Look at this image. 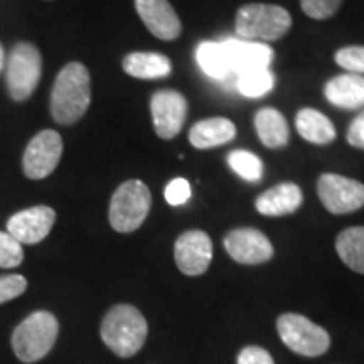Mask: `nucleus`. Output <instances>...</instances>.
<instances>
[{
	"instance_id": "10",
	"label": "nucleus",
	"mask_w": 364,
	"mask_h": 364,
	"mask_svg": "<svg viewBox=\"0 0 364 364\" xmlns=\"http://www.w3.org/2000/svg\"><path fill=\"white\" fill-rule=\"evenodd\" d=\"M154 129L164 140L179 134L188 117V100L176 90H159L150 100Z\"/></svg>"
},
{
	"instance_id": "26",
	"label": "nucleus",
	"mask_w": 364,
	"mask_h": 364,
	"mask_svg": "<svg viewBox=\"0 0 364 364\" xmlns=\"http://www.w3.org/2000/svg\"><path fill=\"white\" fill-rule=\"evenodd\" d=\"M24 260V250L11 235L0 231V268H16Z\"/></svg>"
},
{
	"instance_id": "6",
	"label": "nucleus",
	"mask_w": 364,
	"mask_h": 364,
	"mask_svg": "<svg viewBox=\"0 0 364 364\" xmlns=\"http://www.w3.org/2000/svg\"><path fill=\"white\" fill-rule=\"evenodd\" d=\"M277 331L282 343L300 356L317 358L331 348L329 332L300 314H282L277 318Z\"/></svg>"
},
{
	"instance_id": "29",
	"label": "nucleus",
	"mask_w": 364,
	"mask_h": 364,
	"mask_svg": "<svg viewBox=\"0 0 364 364\" xmlns=\"http://www.w3.org/2000/svg\"><path fill=\"white\" fill-rule=\"evenodd\" d=\"M27 289V280L22 275H2L0 277V304L21 297Z\"/></svg>"
},
{
	"instance_id": "31",
	"label": "nucleus",
	"mask_w": 364,
	"mask_h": 364,
	"mask_svg": "<svg viewBox=\"0 0 364 364\" xmlns=\"http://www.w3.org/2000/svg\"><path fill=\"white\" fill-rule=\"evenodd\" d=\"M236 364H275L272 354L260 346H247L236 358Z\"/></svg>"
},
{
	"instance_id": "5",
	"label": "nucleus",
	"mask_w": 364,
	"mask_h": 364,
	"mask_svg": "<svg viewBox=\"0 0 364 364\" xmlns=\"http://www.w3.org/2000/svg\"><path fill=\"white\" fill-rule=\"evenodd\" d=\"M152 196L142 181H127L113 193L108 220L118 233H132L144 225L149 216Z\"/></svg>"
},
{
	"instance_id": "1",
	"label": "nucleus",
	"mask_w": 364,
	"mask_h": 364,
	"mask_svg": "<svg viewBox=\"0 0 364 364\" xmlns=\"http://www.w3.org/2000/svg\"><path fill=\"white\" fill-rule=\"evenodd\" d=\"M91 103V78L81 63H68L51 91V115L59 125H73L85 117Z\"/></svg>"
},
{
	"instance_id": "16",
	"label": "nucleus",
	"mask_w": 364,
	"mask_h": 364,
	"mask_svg": "<svg viewBox=\"0 0 364 364\" xmlns=\"http://www.w3.org/2000/svg\"><path fill=\"white\" fill-rule=\"evenodd\" d=\"M304 194L294 182H282L257 198V211L263 216L292 215L302 206Z\"/></svg>"
},
{
	"instance_id": "33",
	"label": "nucleus",
	"mask_w": 364,
	"mask_h": 364,
	"mask_svg": "<svg viewBox=\"0 0 364 364\" xmlns=\"http://www.w3.org/2000/svg\"><path fill=\"white\" fill-rule=\"evenodd\" d=\"M6 53H4V48H2V44H0V71L4 70V68H6Z\"/></svg>"
},
{
	"instance_id": "24",
	"label": "nucleus",
	"mask_w": 364,
	"mask_h": 364,
	"mask_svg": "<svg viewBox=\"0 0 364 364\" xmlns=\"http://www.w3.org/2000/svg\"><path fill=\"white\" fill-rule=\"evenodd\" d=\"M275 85V78L268 68H262V70H252L245 71L238 75V80H236V86L245 97L250 98H258L267 95L268 91L273 88Z\"/></svg>"
},
{
	"instance_id": "2",
	"label": "nucleus",
	"mask_w": 364,
	"mask_h": 364,
	"mask_svg": "<svg viewBox=\"0 0 364 364\" xmlns=\"http://www.w3.org/2000/svg\"><path fill=\"white\" fill-rule=\"evenodd\" d=\"M100 334L107 348L117 356L132 358L144 348L149 324L139 309L129 304H118L105 314Z\"/></svg>"
},
{
	"instance_id": "20",
	"label": "nucleus",
	"mask_w": 364,
	"mask_h": 364,
	"mask_svg": "<svg viewBox=\"0 0 364 364\" xmlns=\"http://www.w3.org/2000/svg\"><path fill=\"white\" fill-rule=\"evenodd\" d=\"M299 135L311 144L326 145L336 139V127L324 113L314 108H302L295 118Z\"/></svg>"
},
{
	"instance_id": "9",
	"label": "nucleus",
	"mask_w": 364,
	"mask_h": 364,
	"mask_svg": "<svg viewBox=\"0 0 364 364\" xmlns=\"http://www.w3.org/2000/svg\"><path fill=\"white\" fill-rule=\"evenodd\" d=\"M63 156V139L56 130H41L27 144L22 169L29 179L39 181L51 176Z\"/></svg>"
},
{
	"instance_id": "4",
	"label": "nucleus",
	"mask_w": 364,
	"mask_h": 364,
	"mask_svg": "<svg viewBox=\"0 0 364 364\" xmlns=\"http://www.w3.org/2000/svg\"><path fill=\"white\" fill-rule=\"evenodd\" d=\"M292 26L290 14L280 6L248 4L236 14V34L243 41H277L289 33Z\"/></svg>"
},
{
	"instance_id": "15",
	"label": "nucleus",
	"mask_w": 364,
	"mask_h": 364,
	"mask_svg": "<svg viewBox=\"0 0 364 364\" xmlns=\"http://www.w3.org/2000/svg\"><path fill=\"white\" fill-rule=\"evenodd\" d=\"M221 44L233 75L268 68L273 61V51L268 44L243 39H226Z\"/></svg>"
},
{
	"instance_id": "32",
	"label": "nucleus",
	"mask_w": 364,
	"mask_h": 364,
	"mask_svg": "<svg viewBox=\"0 0 364 364\" xmlns=\"http://www.w3.org/2000/svg\"><path fill=\"white\" fill-rule=\"evenodd\" d=\"M346 136H348L349 145L364 150V110L351 122Z\"/></svg>"
},
{
	"instance_id": "23",
	"label": "nucleus",
	"mask_w": 364,
	"mask_h": 364,
	"mask_svg": "<svg viewBox=\"0 0 364 364\" xmlns=\"http://www.w3.org/2000/svg\"><path fill=\"white\" fill-rule=\"evenodd\" d=\"M196 59H198L201 70L211 78L228 80L231 76H238L231 73L225 48H223L221 43H211V41L201 43L196 49Z\"/></svg>"
},
{
	"instance_id": "13",
	"label": "nucleus",
	"mask_w": 364,
	"mask_h": 364,
	"mask_svg": "<svg viewBox=\"0 0 364 364\" xmlns=\"http://www.w3.org/2000/svg\"><path fill=\"white\" fill-rule=\"evenodd\" d=\"M56 223V211L49 206H34L9 218L7 233L21 245L41 243L51 233Z\"/></svg>"
},
{
	"instance_id": "18",
	"label": "nucleus",
	"mask_w": 364,
	"mask_h": 364,
	"mask_svg": "<svg viewBox=\"0 0 364 364\" xmlns=\"http://www.w3.org/2000/svg\"><path fill=\"white\" fill-rule=\"evenodd\" d=\"M236 136V127L231 120L223 117L208 118L193 125L189 130V142L196 149H213L231 142Z\"/></svg>"
},
{
	"instance_id": "27",
	"label": "nucleus",
	"mask_w": 364,
	"mask_h": 364,
	"mask_svg": "<svg viewBox=\"0 0 364 364\" xmlns=\"http://www.w3.org/2000/svg\"><path fill=\"white\" fill-rule=\"evenodd\" d=\"M334 59L343 70L364 76V46H348L339 49Z\"/></svg>"
},
{
	"instance_id": "30",
	"label": "nucleus",
	"mask_w": 364,
	"mask_h": 364,
	"mask_svg": "<svg viewBox=\"0 0 364 364\" xmlns=\"http://www.w3.org/2000/svg\"><path fill=\"white\" fill-rule=\"evenodd\" d=\"M164 196H166V201L171 204V206H182L189 201L191 198V184L182 177H177V179L171 181L167 184L166 191H164Z\"/></svg>"
},
{
	"instance_id": "28",
	"label": "nucleus",
	"mask_w": 364,
	"mask_h": 364,
	"mask_svg": "<svg viewBox=\"0 0 364 364\" xmlns=\"http://www.w3.org/2000/svg\"><path fill=\"white\" fill-rule=\"evenodd\" d=\"M304 12L312 19H329L338 12L343 0H300Z\"/></svg>"
},
{
	"instance_id": "21",
	"label": "nucleus",
	"mask_w": 364,
	"mask_h": 364,
	"mask_svg": "<svg viewBox=\"0 0 364 364\" xmlns=\"http://www.w3.org/2000/svg\"><path fill=\"white\" fill-rule=\"evenodd\" d=\"M255 129L263 145L268 149H280L289 142V124L275 108H262L255 117Z\"/></svg>"
},
{
	"instance_id": "7",
	"label": "nucleus",
	"mask_w": 364,
	"mask_h": 364,
	"mask_svg": "<svg viewBox=\"0 0 364 364\" xmlns=\"http://www.w3.org/2000/svg\"><path fill=\"white\" fill-rule=\"evenodd\" d=\"M43 75V58L31 43H17L6 59L9 95L16 102H24L38 88Z\"/></svg>"
},
{
	"instance_id": "11",
	"label": "nucleus",
	"mask_w": 364,
	"mask_h": 364,
	"mask_svg": "<svg viewBox=\"0 0 364 364\" xmlns=\"http://www.w3.org/2000/svg\"><path fill=\"white\" fill-rule=\"evenodd\" d=\"M174 258L177 268L184 275H203L211 265L213 241L201 230L186 231L176 240Z\"/></svg>"
},
{
	"instance_id": "12",
	"label": "nucleus",
	"mask_w": 364,
	"mask_h": 364,
	"mask_svg": "<svg viewBox=\"0 0 364 364\" xmlns=\"http://www.w3.org/2000/svg\"><path fill=\"white\" fill-rule=\"evenodd\" d=\"M225 250L241 265H260L272 260L270 240L255 228H236L225 236Z\"/></svg>"
},
{
	"instance_id": "22",
	"label": "nucleus",
	"mask_w": 364,
	"mask_h": 364,
	"mask_svg": "<svg viewBox=\"0 0 364 364\" xmlns=\"http://www.w3.org/2000/svg\"><path fill=\"white\" fill-rule=\"evenodd\" d=\"M336 252L353 272L364 275V226L341 231L336 238Z\"/></svg>"
},
{
	"instance_id": "17",
	"label": "nucleus",
	"mask_w": 364,
	"mask_h": 364,
	"mask_svg": "<svg viewBox=\"0 0 364 364\" xmlns=\"http://www.w3.org/2000/svg\"><path fill=\"white\" fill-rule=\"evenodd\" d=\"M324 95L334 107L358 110L364 107V76L344 73L326 83Z\"/></svg>"
},
{
	"instance_id": "19",
	"label": "nucleus",
	"mask_w": 364,
	"mask_h": 364,
	"mask_svg": "<svg viewBox=\"0 0 364 364\" xmlns=\"http://www.w3.org/2000/svg\"><path fill=\"white\" fill-rule=\"evenodd\" d=\"M124 70L132 78L159 80L171 75V59L159 53H130L124 58Z\"/></svg>"
},
{
	"instance_id": "8",
	"label": "nucleus",
	"mask_w": 364,
	"mask_h": 364,
	"mask_svg": "<svg viewBox=\"0 0 364 364\" xmlns=\"http://www.w3.org/2000/svg\"><path fill=\"white\" fill-rule=\"evenodd\" d=\"M317 194L332 215H349L364 206V184L339 174L318 177Z\"/></svg>"
},
{
	"instance_id": "14",
	"label": "nucleus",
	"mask_w": 364,
	"mask_h": 364,
	"mask_svg": "<svg viewBox=\"0 0 364 364\" xmlns=\"http://www.w3.org/2000/svg\"><path fill=\"white\" fill-rule=\"evenodd\" d=\"M135 9L147 29L162 41L179 38L182 26L169 0H135Z\"/></svg>"
},
{
	"instance_id": "25",
	"label": "nucleus",
	"mask_w": 364,
	"mask_h": 364,
	"mask_svg": "<svg viewBox=\"0 0 364 364\" xmlns=\"http://www.w3.org/2000/svg\"><path fill=\"white\" fill-rule=\"evenodd\" d=\"M228 164L240 177L248 182H260L263 177V164L260 157L248 150H233L228 156Z\"/></svg>"
},
{
	"instance_id": "3",
	"label": "nucleus",
	"mask_w": 364,
	"mask_h": 364,
	"mask_svg": "<svg viewBox=\"0 0 364 364\" xmlns=\"http://www.w3.org/2000/svg\"><path fill=\"white\" fill-rule=\"evenodd\" d=\"M59 322L54 314L38 311L27 316L12 332V349L22 363H36L53 349L58 339Z\"/></svg>"
}]
</instances>
